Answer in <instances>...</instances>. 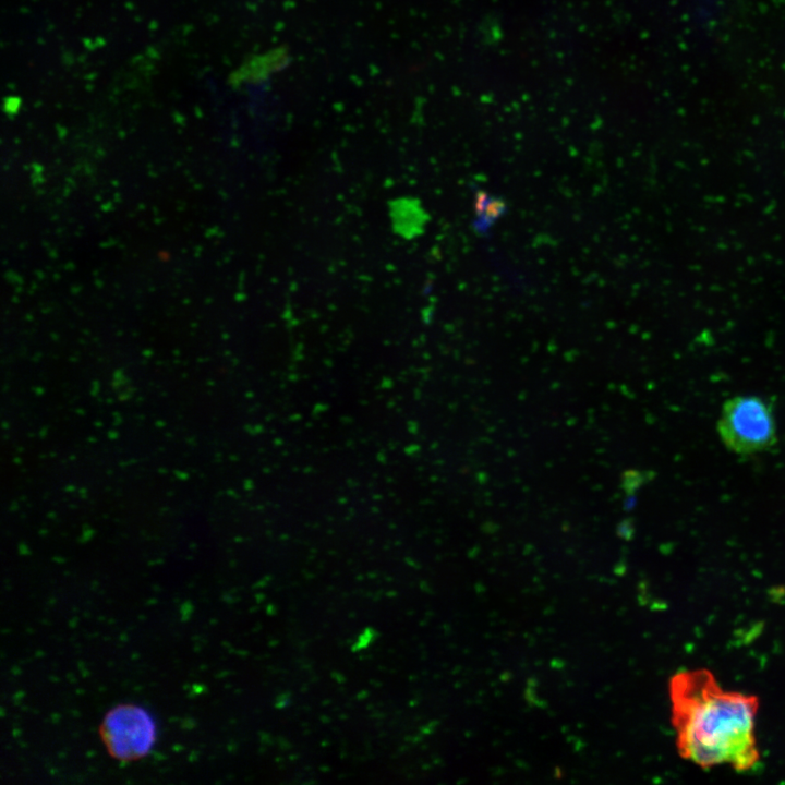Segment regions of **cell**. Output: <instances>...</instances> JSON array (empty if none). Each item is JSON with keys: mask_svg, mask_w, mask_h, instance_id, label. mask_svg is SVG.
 <instances>
[{"mask_svg": "<svg viewBox=\"0 0 785 785\" xmlns=\"http://www.w3.org/2000/svg\"><path fill=\"white\" fill-rule=\"evenodd\" d=\"M673 724L680 756L701 768L747 771L759 761L754 735L759 700L726 691L706 668L681 671L671 681Z\"/></svg>", "mask_w": 785, "mask_h": 785, "instance_id": "cell-1", "label": "cell"}, {"mask_svg": "<svg viewBox=\"0 0 785 785\" xmlns=\"http://www.w3.org/2000/svg\"><path fill=\"white\" fill-rule=\"evenodd\" d=\"M727 448L737 454H753L775 443V422L770 407L754 396L727 400L717 423Z\"/></svg>", "mask_w": 785, "mask_h": 785, "instance_id": "cell-2", "label": "cell"}, {"mask_svg": "<svg viewBox=\"0 0 785 785\" xmlns=\"http://www.w3.org/2000/svg\"><path fill=\"white\" fill-rule=\"evenodd\" d=\"M100 735L114 759L131 761L149 753L156 741V725L144 708L121 704L105 715Z\"/></svg>", "mask_w": 785, "mask_h": 785, "instance_id": "cell-3", "label": "cell"}, {"mask_svg": "<svg viewBox=\"0 0 785 785\" xmlns=\"http://www.w3.org/2000/svg\"><path fill=\"white\" fill-rule=\"evenodd\" d=\"M504 209V204L497 200H487V195L479 193L476 198V212L484 216L486 221L495 220Z\"/></svg>", "mask_w": 785, "mask_h": 785, "instance_id": "cell-4", "label": "cell"}]
</instances>
